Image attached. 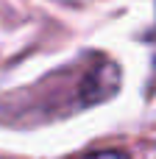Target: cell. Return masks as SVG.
Wrapping results in <instances>:
<instances>
[{
    "instance_id": "6da1fadb",
    "label": "cell",
    "mask_w": 156,
    "mask_h": 159,
    "mask_svg": "<svg viewBox=\"0 0 156 159\" xmlns=\"http://www.w3.org/2000/svg\"><path fill=\"white\" fill-rule=\"evenodd\" d=\"M81 159H128L123 151H95L89 157H81Z\"/></svg>"
}]
</instances>
